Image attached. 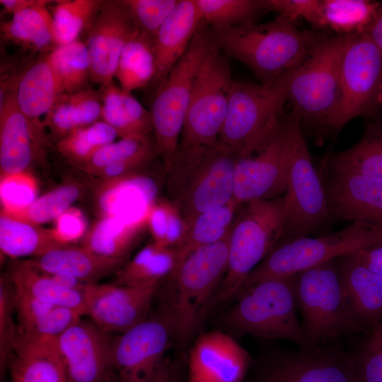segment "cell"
Instances as JSON below:
<instances>
[{
  "mask_svg": "<svg viewBox=\"0 0 382 382\" xmlns=\"http://www.w3.org/2000/svg\"><path fill=\"white\" fill-rule=\"evenodd\" d=\"M147 227L153 243L176 248L183 241L187 224L178 210L168 201L153 204L147 216Z\"/></svg>",
  "mask_w": 382,
  "mask_h": 382,
  "instance_id": "7dc6e473",
  "label": "cell"
},
{
  "mask_svg": "<svg viewBox=\"0 0 382 382\" xmlns=\"http://www.w3.org/2000/svg\"><path fill=\"white\" fill-rule=\"evenodd\" d=\"M155 71L154 39L136 29L121 52L115 77L122 89L132 93L152 82Z\"/></svg>",
  "mask_w": 382,
  "mask_h": 382,
  "instance_id": "74e56055",
  "label": "cell"
},
{
  "mask_svg": "<svg viewBox=\"0 0 382 382\" xmlns=\"http://www.w3.org/2000/svg\"><path fill=\"white\" fill-rule=\"evenodd\" d=\"M354 361V382H382V346L371 337Z\"/></svg>",
  "mask_w": 382,
  "mask_h": 382,
  "instance_id": "f5cc1de1",
  "label": "cell"
},
{
  "mask_svg": "<svg viewBox=\"0 0 382 382\" xmlns=\"http://www.w3.org/2000/svg\"><path fill=\"white\" fill-rule=\"evenodd\" d=\"M228 257V236L192 252L169 277L174 290L162 311L180 345H186L203 323L226 274Z\"/></svg>",
  "mask_w": 382,
  "mask_h": 382,
  "instance_id": "3957f363",
  "label": "cell"
},
{
  "mask_svg": "<svg viewBox=\"0 0 382 382\" xmlns=\"http://www.w3.org/2000/svg\"><path fill=\"white\" fill-rule=\"evenodd\" d=\"M290 73L272 85L233 81L219 140L238 156L257 149L281 125Z\"/></svg>",
  "mask_w": 382,
  "mask_h": 382,
  "instance_id": "52a82bcc",
  "label": "cell"
},
{
  "mask_svg": "<svg viewBox=\"0 0 382 382\" xmlns=\"http://www.w3.org/2000/svg\"><path fill=\"white\" fill-rule=\"evenodd\" d=\"M36 179L28 171L1 176V210L16 214L28 207L37 198Z\"/></svg>",
  "mask_w": 382,
  "mask_h": 382,
  "instance_id": "681fc988",
  "label": "cell"
},
{
  "mask_svg": "<svg viewBox=\"0 0 382 382\" xmlns=\"http://www.w3.org/2000/svg\"><path fill=\"white\" fill-rule=\"evenodd\" d=\"M289 141L284 119L274 134L253 152L238 156L233 200L241 205L283 196L287 187Z\"/></svg>",
  "mask_w": 382,
  "mask_h": 382,
  "instance_id": "9a60e30c",
  "label": "cell"
},
{
  "mask_svg": "<svg viewBox=\"0 0 382 382\" xmlns=\"http://www.w3.org/2000/svg\"><path fill=\"white\" fill-rule=\"evenodd\" d=\"M100 92L91 88L71 93H59L43 120L50 141L58 142L71 132L91 125L101 118Z\"/></svg>",
  "mask_w": 382,
  "mask_h": 382,
  "instance_id": "f1b7e54d",
  "label": "cell"
},
{
  "mask_svg": "<svg viewBox=\"0 0 382 382\" xmlns=\"http://www.w3.org/2000/svg\"><path fill=\"white\" fill-rule=\"evenodd\" d=\"M236 297L224 317L225 325L236 334L286 340L303 349L315 347L296 316L294 275L261 281Z\"/></svg>",
  "mask_w": 382,
  "mask_h": 382,
  "instance_id": "5b68a950",
  "label": "cell"
},
{
  "mask_svg": "<svg viewBox=\"0 0 382 382\" xmlns=\"http://www.w3.org/2000/svg\"><path fill=\"white\" fill-rule=\"evenodd\" d=\"M238 154L219 140L179 145L165 160L167 201L187 226L199 214L233 199Z\"/></svg>",
  "mask_w": 382,
  "mask_h": 382,
  "instance_id": "6da1fadb",
  "label": "cell"
},
{
  "mask_svg": "<svg viewBox=\"0 0 382 382\" xmlns=\"http://www.w3.org/2000/svg\"><path fill=\"white\" fill-rule=\"evenodd\" d=\"M354 357L318 345L278 350L258 366L252 382H354Z\"/></svg>",
  "mask_w": 382,
  "mask_h": 382,
  "instance_id": "2e32d148",
  "label": "cell"
},
{
  "mask_svg": "<svg viewBox=\"0 0 382 382\" xmlns=\"http://www.w3.org/2000/svg\"><path fill=\"white\" fill-rule=\"evenodd\" d=\"M212 31L216 47L247 66L263 85H272L299 67L325 37L300 30L279 14L267 23Z\"/></svg>",
  "mask_w": 382,
  "mask_h": 382,
  "instance_id": "7a4b0ae2",
  "label": "cell"
},
{
  "mask_svg": "<svg viewBox=\"0 0 382 382\" xmlns=\"http://www.w3.org/2000/svg\"><path fill=\"white\" fill-rule=\"evenodd\" d=\"M378 105L379 110H382V80L381 83L380 90H379V94L378 98Z\"/></svg>",
  "mask_w": 382,
  "mask_h": 382,
  "instance_id": "94428289",
  "label": "cell"
},
{
  "mask_svg": "<svg viewBox=\"0 0 382 382\" xmlns=\"http://www.w3.org/2000/svg\"><path fill=\"white\" fill-rule=\"evenodd\" d=\"M321 178L332 221H362L382 228V179L323 165Z\"/></svg>",
  "mask_w": 382,
  "mask_h": 382,
  "instance_id": "d6986e66",
  "label": "cell"
},
{
  "mask_svg": "<svg viewBox=\"0 0 382 382\" xmlns=\"http://www.w3.org/2000/svg\"><path fill=\"white\" fill-rule=\"evenodd\" d=\"M173 337L170 320L163 311L113 337L116 381L154 382Z\"/></svg>",
  "mask_w": 382,
  "mask_h": 382,
  "instance_id": "5bb4252c",
  "label": "cell"
},
{
  "mask_svg": "<svg viewBox=\"0 0 382 382\" xmlns=\"http://www.w3.org/2000/svg\"><path fill=\"white\" fill-rule=\"evenodd\" d=\"M289 141L287 214L282 240L325 233L333 222L325 188L305 142L300 119L293 111L285 118Z\"/></svg>",
  "mask_w": 382,
  "mask_h": 382,
  "instance_id": "30bf717a",
  "label": "cell"
},
{
  "mask_svg": "<svg viewBox=\"0 0 382 382\" xmlns=\"http://www.w3.org/2000/svg\"><path fill=\"white\" fill-rule=\"evenodd\" d=\"M294 282L302 325L313 346L363 330L351 310L335 259L295 274Z\"/></svg>",
  "mask_w": 382,
  "mask_h": 382,
  "instance_id": "8fae6325",
  "label": "cell"
},
{
  "mask_svg": "<svg viewBox=\"0 0 382 382\" xmlns=\"http://www.w3.org/2000/svg\"><path fill=\"white\" fill-rule=\"evenodd\" d=\"M381 80L382 53L365 34L349 36L340 60L341 94L330 124L332 133L355 117H378Z\"/></svg>",
  "mask_w": 382,
  "mask_h": 382,
  "instance_id": "7c38bea8",
  "label": "cell"
},
{
  "mask_svg": "<svg viewBox=\"0 0 382 382\" xmlns=\"http://www.w3.org/2000/svg\"><path fill=\"white\" fill-rule=\"evenodd\" d=\"M58 94L47 55L33 62L19 76L17 104L26 119L36 154L41 157L50 140L40 117L47 115Z\"/></svg>",
  "mask_w": 382,
  "mask_h": 382,
  "instance_id": "7402d4cb",
  "label": "cell"
},
{
  "mask_svg": "<svg viewBox=\"0 0 382 382\" xmlns=\"http://www.w3.org/2000/svg\"><path fill=\"white\" fill-rule=\"evenodd\" d=\"M154 382H182L179 368L173 363L165 359Z\"/></svg>",
  "mask_w": 382,
  "mask_h": 382,
  "instance_id": "6f0895ef",
  "label": "cell"
},
{
  "mask_svg": "<svg viewBox=\"0 0 382 382\" xmlns=\"http://www.w3.org/2000/svg\"><path fill=\"white\" fill-rule=\"evenodd\" d=\"M202 21L214 31L256 23L267 12L262 0H196Z\"/></svg>",
  "mask_w": 382,
  "mask_h": 382,
  "instance_id": "7bdbcfd3",
  "label": "cell"
},
{
  "mask_svg": "<svg viewBox=\"0 0 382 382\" xmlns=\"http://www.w3.org/2000/svg\"><path fill=\"white\" fill-rule=\"evenodd\" d=\"M250 364L248 353L230 335L207 332L190 349L187 382H242Z\"/></svg>",
  "mask_w": 382,
  "mask_h": 382,
  "instance_id": "44dd1931",
  "label": "cell"
},
{
  "mask_svg": "<svg viewBox=\"0 0 382 382\" xmlns=\"http://www.w3.org/2000/svg\"><path fill=\"white\" fill-rule=\"evenodd\" d=\"M348 37L325 36L291 71L288 100L301 127L306 124L315 130L330 131L340 99V60Z\"/></svg>",
  "mask_w": 382,
  "mask_h": 382,
  "instance_id": "8992f818",
  "label": "cell"
},
{
  "mask_svg": "<svg viewBox=\"0 0 382 382\" xmlns=\"http://www.w3.org/2000/svg\"><path fill=\"white\" fill-rule=\"evenodd\" d=\"M42 1V0H0V4L4 12L13 15L22 10L36 6Z\"/></svg>",
  "mask_w": 382,
  "mask_h": 382,
  "instance_id": "680465c9",
  "label": "cell"
},
{
  "mask_svg": "<svg viewBox=\"0 0 382 382\" xmlns=\"http://www.w3.org/2000/svg\"><path fill=\"white\" fill-rule=\"evenodd\" d=\"M156 154L155 143L149 139V136L125 137L103 146L78 168L94 175L110 165L137 158H154Z\"/></svg>",
  "mask_w": 382,
  "mask_h": 382,
  "instance_id": "bcb514c9",
  "label": "cell"
},
{
  "mask_svg": "<svg viewBox=\"0 0 382 382\" xmlns=\"http://www.w3.org/2000/svg\"><path fill=\"white\" fill-rule=\"evenodd\" d=\"M54 222L52 229L60 245H73L72 243L83 238L88 231L83 214L73 207L61 214Z\"/></svg>",
  "mask_w": 382,
  "mask_h": 382,
  "instance_id": "db71d44e",
  "label": "cell"
},
{
  "mask_svg": "<svg viewBox=\"0 0 382 382\" xmlns=\"http://www.w3.org/2000/svg\"><path fill=\"white\" fill-rule=\"evenodd\" d=\"M177 266L175 248L161 247L151 242L115 274L113 283L126 286L160 284L174 273Z\"/></svg>",
  "mask_w": 382,
  "mask_h": 382,
  "instance_id": "d590c367",
  "label": "cell"
},
{
  "mask_svg": "<svg viewBox=\"0 0 382 382\" xmlns=\"http://www.w3.org/2000/svg\"><path fill=\"white\" fill-rule=\"evenodd\" d=\"M102 120L111 126L121 138L147 137L154 131L150 111L114 83L101 86Z\"/></svg>",
  "mask_w": 382,
  "mask_h": 382,
  "instance_id": "f546056e",
  "label": "cell"
},
{
  "mask_svg": "<svg viewBox=\"0 0 382 382\" xmlns=\"http://www.w3.org/2000/svg\"><path fill=\"white\" fill-rule=\"evenodd\" d=\"M371 337L382 346V323L373 330Z\"/></svg>",
  "mask_w": 382,
  "mask_h": 382,
  "instance_id": "91938a15",
  "label": "cell"
},
{
  "mask_svg": "<svg viewBox=\"0 0 382 382\" xmlns=\"http://www.w3.org/2000/svg\"><path fill=\"white\" fill-rule=\"evenodd\" d=\"M134 27L154 39L179 0H122Z\"/></svg>",
  "mask_w": 382,
  "mask_h": 382,
  "instance_id": "f907efd6",
  "label": "cell"
},
{
  "mask_svg": "<svg viewBox=\"0 0 382 382\" xmlns=\"http://www.w3.org/2000/svg\"><path fill=\"white\" fill-rule=\"evenodd\" d=\"M147 218L127 223L111 216H100L87 231L82 245L104 257L126 259L144 228Z\"/></svg>",
  "mask_w": 382,
  "mask_h": 382,
  "instance_id": "e575fe53",
  "label": "cell"
},
{
  "mask_svg": "<svg viewBox=\"0 0 382 382\" xmlns=\"http://www.w3.org/2000/svg\"><path fill=\"white\" fill-rule=\"evenodd\" d=\"M113 337L81 318L57 337L67 382H113Z\"/></svg>",
  "mask_w": 382,
  "mask_h": 382,
  "instance_id": "e0dca14e",
  "label": "cell"
},
{
  "mask_svg": "<svg viewBox=\"0 0 382 382\" xmlns=\"http://www.w3.org/2000/svg\"><path fill=\"white\" fill-rule=\"evenodd\" d=\"M285 194L241 205L228 235V266L214 301L236 297L252 271L284 238Z\"/></svg>",
  "mask_w": 382,
  "mask_h": 382,
  "instance_id": "277c9868",
  "label": "cell"
},
{
  "mask_svg": "<svg viewBox=\"0 0 382 382\" xmlns=\"http://www.w3.org/2000/svg\"><path fill=\"white\" fill-rule=\"evenodd\" d=\"M159 285L90 283L86 291V316L105 332L121 334L149 317Z\"/></svg>",
  "mask_w": 382,
  "mask_h": 382,
  "instance_id": "ac0fdd59",
  "label": "cell"
},
{
  "mask_svg": "<svg viewBox=\"0 0 382 382\" xmlns=\"http://www.w3.org/2000/svg\"><path fill=\"white\" fill-rule=\"evenodd\" d=\"M216 47L212 29L202 21L185 54L156 91L150 112L156 153L165 160L179 146L196 81Z\"/></svg>",
  "mask_w": 382,
  "mask_h": 382,
  "instance_id": "ba28073f",
  "label": "cell"
},
{
  "mask_svg": "<svg viewBox=\"0 0 382 382\" xmlns=\"http://www.w3.org/2000/svg\"><path fill=\"white\" fill-rule=\"evenodd\" d=\"M379 4L372 0H320L318 29H329L342 36L364 34Z\"/></svg>",
  "mask_w": 382,
  "mask_h": 382,
  "instance_id": "f35d334b",
  "label": "cell"
},
{
  "mask_svg": "<svg viewBox=\"0 0 382 382\" xmlns=\"http://www.w3.org/2000/svg\"><path fill=\"white\" fill-rule=\"evenodd\" d=\"M153 192L149 183L133 174L110 180H99L96 195L100 215L115 217L127 223L138 222L132 214L133 202L137 204L140 198L151 203L152 199L139 196V194L152 196Z\"/></svg>",
  "mask_w": 382,
  "mask_h": 382,
  "instance_id": "8d00e7d4",
  "label": "cell"
},
{
  "mask_svg": "<svg viewBox=\"0 0 382 382\" xmlns=\"http://www.w3.org/2000/svg\"><path fill=\"white\" fill-rule=\"evenodd\" d=\"M6 369L12 382H67L57 337L20 335Z\"/></svg>",
  "mask_w": 382,
  "mask_h": 382,
  "instance_id": "d4e9b609",
  "label": "cell"
},
{
  "mask_svg": "<svg viewBox=\"0 0 382 382\" xmlns=\"http://www.w3.org/2000/svg\"><path fill=\"white\" fill-rule=\"evenodd\" d=\"M354 253L367 267L382 275V243L360 249Z\"/></svg>",
  "mask_w": 382,
  "mask_h": 382,
  "instance_id": "11a10c76",
  "label": "cell"
},
{
  "mask_svg": "<svg viewBox=\"0 0 382 382\" xmlns=\"http://www.w3.org/2000/svg\"><path fill=\"white\" fill-rule=\"evenodd\" d=\"M229 59L216 47L204 62L194 87L179 145H212L219 140L233 81Z\"/></svg>",
  "mask_w": 382,
  "mask_h": 382,
  "instance_id": "4fadbf2b",
  "label": "cell"
},
{
  "mask_svg": "<svg viewBox=\"0 0 382 382\" xmlns=\"http://www.w3.org/2000/svg\"><path fill=\"white\" fill-rule=\"evenodd\" d=\"M113 382H117V381H113Z\"/></svg>",
  "mask_w": 382,
  "mask_h": 382,
  "instance_id": "6125c7cd",
  "label": "cell"
},
{
  "mask_svg": "<svg viewBox=\"0 0 382 382\" xmlns=\"http://www.w3.org/2000/svg\"><path fill=\"white\" fill-rule=\"evenodd\" d=\"M323 165L382 179V119L369 121L354 145L329 156Z\"/></svg>",
  "mask_w": 382,
  "mask_h": 382,
  "instance_id": "836d02e7",
  "label": "cell"
},
{
  "mask_svg": "<svg viewBox=\"0 0 382 382\" xmlns=\"http://www.w3.org/2000/svg\"><path fill=\"white\" fill-rule=\"evenodd\" d=\"M116 131L103 120L73 130L56 143L58 151L69 162L79 167L100 148L115 141Z\"/></svg>",
  "mask_w": 382,
  "mask_h": 382,
  "instance_id": "ee69618b",
  "label": "cell"
},
{
  "mask_svg": "<svg viewBox=\"0 0 382 382\" xmlns=\"http://www.w3.org/2000/svg\"><path fill=\"white\" fill-rule=\"evenodd\" d=\"M28 260L45 272L66 275L86 283H97L115 274L127 262L126 259L104 257L74 245H59Z\"/></svg>",
  "mask_w": 382,
  "mask_h": 382,
  "instance_id": "4316f807",
  "label": "cell"
},
{
  "mask_svg": "<svg viewBox=\"0 0 382 382\" xmlns=\"http://www.w3.org/2000/svg\"><path fill=\"white\" fill-rule=\"evenodd\" d=\"M202 23L196 0H179L154 39L156 71L152 82L156 89L185 54Z\"/></svg>",
  "mask_w": 382,
  "mask_h": 382,
  "instance_id": "cb8c5ba5",
  "label": "cell"
},
{
  "mask_svg": "<svg viewBox=\"0 0 382 382\" xmlns=\"http://www.w3.org/2000/svg\"><path fill=\"white\" fill-rule=\"evenodd\" d=\"M6 274L18 292L86 316V292L60 285L50 274L35 267L28 259L12 260Z\"/></svg>",
  "mask_w": 382,
  "mask_h": 382,
  "instance_id": "83f0119b",
  "label": "cell"
},
{
  "mask_svg": "<svg viewBox=\"0 0 382 382\" xmlns=\"http://www.w3.org/2000/svg\"><path fill=\"white\" fill-rule=\"evenodd\" d=\"M382 53V1L375 17L364 33Z\"/></svg>",
  "mask_w": 382,
  "mask_h": 382,
  "instance_id": "9f6ffc18",
  "label": "cell"
},
{
  "mask_svg": "<svg viewBox=\"0 0 382 382\" xmlns=\"http://www.w3.org/2000/svg\"><path fill=\"white\" fill-rule=\"evenodd\" d=\"M266 11H274L296 23L304 20L318 28L320 0H262Z\"/></svg>",
  "mask_w": 382,
  "mask_h": 382,
  "instance_id": "816d5d0a",
  "label": "cell"
},
{
  "mask_svg": "<svg viewBox=\"0 0 382 382\" xmlns=\"http://www.w3.org/2000/svg\"><path fill=\"white\" fill-rule=\"evenodd\" d=\"M352 313L363 328L382 323V275L367 267L354 253L335 259Z\"/></svg>",
  "mask_w": 382,
  "mask_h": 382,
  "instance_id": "603a6c76",
  "label": "cell"
},
{
  "mask_svg": "<svg viewBox=\"0 0 382 382\" xmlns=\"http://www.w3.org/2000/svg\"><path fill=\"white\" fill-rule=\"evenodd\" d=\"M58 93H71L88 88L91 59L86 43L76 40L55 47L47 54Z\"/></svg>",
  "mask_w": 382,
  "mask_h": 382,
  "instance_id": "60d3db41",
  "label": "cell"
},
{
  "mask_svg": "<svg viewBox=\"0 0 382 382\" xmlns=\"http://www.w3.org/2000/svg\"><path fill=\"white\" fill-rule=\"evenodd\" d=\"M17 83L1 93V176L28 171L33 156L36 155L26 119L17 104Z\"/></svg>",
  "mask_w": 382,
  "mask_h": 382,
  "instance_id": "484cf974",
  "label": "cell"
},
{
  "mask_svg": "<svg viewBox=\"0 0 382 382\" xmlns=\"http://www.w3.org/2000/svg\"><path fill=\"white\" fill-rule=\"evenodd\" d=\"M381 243L382 228L362 221L352 222L331 234L282 240L248 276L240 291L261 281L293 276L326 261Z\"/></svg>",
  "mask_w": 382,
  "mask_h": 382,
  "instance_id": "9c48e42d",
  "label": "cell"
},
{
  "mask_svg": "<svg viewBox=\"0 0 382 382\" xmlns=\"http://www.w3.org/2000/svg\"><path fill=\"white\" fill-rule=\"evenodd\" d=\"M16 291L7 274L0 278V368L4 374L18 338Z\"/></svg>",
  "mask_w": 382,
  "mask_h": 382,
  "instance_id": "c3c4849f",
  "label": "cell"
},
{
  "mask_svg": "<svg viewBox=\"0 0 382 382\" xmlns=\"http://www.w3.org/2000/svg\"><path fill=\"white\" fill-rule=\"evenodd\" d=\"M136 29L121 1H104L88 28L91 81L101 86L114 83L121 52Z\"/></svg>",
  "mask_w": 382,
  "mask_h": 382,
  "instance_id": "ffe728a7",
  "label": "cell"
},
{
  "mask_svg": "<svg viewBox=\"0 0 382 382\" xmlns=\"http://www.w3.org/2000/svg\"><path fill=\"white\" fill-rule=\"evenodd\" d=\"M238 208L239 206L232 199L193 219L187 226L183 241L175 248L178 266L197 248L216 243L228 236Z\"/></svg>",
  "mask_w": 382,
  "mask_h": 382,
  "instance_id": "ab89813d",
  "label": "cell"
},
{
  "mask_svg": "<svg viewBox=\"0 0 382 382\" xmlns=\"http://www.w3.org/2000/svg\"><path fill=\"white\" fill-rule=\"evenodd\" d=\"M16 291L18 336L57 337L82 318L70 308L44 303Z\"/></svg>",
  "mask_w": 382,
  "mask_h": 382,
  "instance_id": "4dcf8cb0",
  "label": "cell"
},
{
  "mask_svg": "<svg viewBox=\"0 0 382 382\" xmlns=\"http://www.w3.org/2000/svg\"><path fill=\"white\" fill-rule=\"evenodd\" d=\"M83 187L76 181H68L38 197L28 207L11 214L30 223L41 225L55 221L82 195Z\"/></svg>",
  "mask_w": 382,
  "mask_h": 382,
  "instance_id": "f6af8a7d",
  "label": "cell"
},
{
  "mask_svg": "<svg viewBox=\"0 0 382 382\" xmlns=\"http://www.w3.org/2000/svg\"><path fill=\"white\" fill-rule=\"evenodd\" d=\"M105 1H59L50 7L55 47L78 40L81 33L88 28Z\"/></svg>",
  "mask_w": 382,
  "mask_h": 382,
  "instance_id": "b9f144b4",
  "label": "cell"
},
{
  "mask_svg": "<svg viewBox=\"0 0 382 382\" xmlns=\"http://www.w3.org/2000/svg\"><path fill=\"white\" fill-rule=\"evenodd\" d=\"M42 1L22 10L8 21L1 22L0 30L4 39L11 41L33 52H45L54 47L52 17L47 4Z\"/></svg>",
  "mask_w": 382,
  "mask_h": 382,
  "instance_id": "d6a6232c",
  "label": "cell"
},
{
  "mask_svg": "<svg viewBox=\"0 0 382 382\" xmlns=\"http://www.w3.org/2000/svg\"><path fill=\"white\" fill-rule=\"evenodd\" d=\"M60 245L52 228H45L13 216L0 213L1 252L12 260L35 257Z\"/></svg>",
  "mask_w": 382,
  "mask_h": 382,
  "instance_id": "1f68e13d",
  "label": "cell"
}]
</instances>
